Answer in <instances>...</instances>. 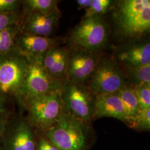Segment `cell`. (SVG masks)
I'll return each mask as SVG.
<instances>
[{
  "label": "cell",
  "instance_id": "obj_28",
  "mask_svg": "<svg viewBox=\"0 0 150 150\" xmlns=\"http://www.w3.org/2000/svg\"><path fill=\"white\" fill-rule=\"evenodd\" d=\"M38 150H48L45 144L43 137L38 139Z\"/></svg>",
  "mask_w": 150,
  "mask_h": 150
},
{
  "label": "cell",
  "instance_id": "obj_16",
  "mask_svg": "<svg viewBox=\"0 0 150 150\" xmlns=\"http://www.w3.org/2000/svg\"><path fill=\"white\" fill-rule=\"evenodd\" d=\"M117 94L123 105L126 123L132 127L141 112L134 87L126 85L118 91Z\"/></svg>",
  "mask_w": 150,
  "mask_h": 150
},
{
  "label": "cell",
  "instance_id": "obj_10",
  "mask_svg": "<svg viewBox=\"0 0 150 150\" xmlns=\"http://www.w3.org/2000/svg\"><path fill=\"white\" fill-rule=\"evenodd\" d=\"M69 49L67 80L85 85L101 58L97 52L79 48Z\"/></svg>",
  "mask_w": 150,
  "mask_h": 150
},
{
  "label": "cell",
  "instance_id": "obj_12",
  "mask_svg": "<svg viewBox=\"0 0 150 150\" xmlns=\"http://www.w3.org/2000/svg\"><path fill=\"white\" fill-rule=\"evenodd\" d=\"M23 16L22 32L42 37H49L57 26L61 13H32Z\"/></svg>",
  "mask_w": 150,
  "mask_h": 150
},
{
  "label": "cell",
  "instance_id": "obj_21",
  "mask_svg": "<svg viewBox=\"0 0 150 150\" xmlns=\"http://www.w3.org/2000/svg\"><path fill=\"white\" fill-rule=\"evenodd\" d=\"M131 77L137 83H150V63L134 68H129Z\"/></svg>",
  "mask_w": 150,
  "mask_h": 150
},
{
  "label": "cell",
  "instance_id": "obj_17",
  "mask_svg": "<svg viewBox=\"0 0 150 150\" xmlns=\"http://www.w3.org/2000/svg\"><path fill=\"white\" fill-rule=\"evenodd\" d=\"M59 1L56 0H25L22 1L23 16L32 13L50 14L60 12Z\"/></svg>",
  "mask_w": 150,
  "mask_h": 150
},
{
  "label": "cell",
  "instance_id": "obj_1",
  "mask_svg": "<svg viewBox=\"0 0 150 150\" xmlns=\"http://www.w3.org/2000/svg\"><path fill=\"white\" fill-rule=\"evenodd\" d=\"M116 31L122 38L139 39L150 36V0L120 1L113 13Z\"/></svg>",
  "mask_w": 150,
  "mask_h": 150
},
{
  "label": "cell",
  "instance_id": "obj_25",
  "mask_svg": "<svg viewBox=\"0 0 150 150\" xmlns=\"http://www.w3.org/2000/svg\"><path fill=\"white\" fill-rule=\"evenodd\" d=\"M11 116L10 113L0 114V147L6 125Z\"/></svg>",
  "mask_w": 150,
  "mask_h": 150
},
{
  "label": "cell",
  "instance_id": "obj_13",
  "mask_svg": "<svg viewBox=\"0 0 150 150\" xmlns=\"http://www.w3.org/2000/svg\"><path fill=\"white\" fill-rule=\"evenodd\" d=\"M69 49L59 46L50 49L42 57L44 69L54 80L65 82L67 80V69Z\"/></svg>",
  "mask_w": 150,
  "mask_h": 150
},
{
  "label": "cell",
  "instance_id": "obj_24",
  "mask_svg": "<svg viewBox=\"0 0 150 150\" xmlns=\"http://www.w3.org/2000/svg\"><path fill=\"white\" fill-rule=\"evenodd\" d=\"M21 6L22 1L0 0V12L2 13H18Z\"/></svg>",
  "mask_w": 150,
  "mask_h": 150
},
{
  "label": "cell",
  "instance_id": "obj_15",
  "mask_svg": "<svg viewBox=\"0 0 150 150\" xmlns=\"http://www.w3.org/2000/svg\"><path fill=\"white\" fill-rule=\"evenodd\" d=\"M118 59L129 68H134L150 63V42L139 43L121 51Z\"/></svg>",
  "mask_w": 150,
  "mask_h": 150
},
{
  "label": "cell",
  "instance_id": "obj_9",
  "mask_svg": "<svg viewBox=\"0 0 150 150\" xmlns=\"http://www.w3.org/2000/svg\"><path fill=\"white\" fill-rule=\"evenodd\" d=\"M36 131L26 118H9L1 144L0 150H38Z\"/></svg>",
  "mask_w": 150,
  "mask_h": 150
},
{
  "label": "cell",
  "instance_id": "obj_30",
  "mask_svg": "<svg viewBox=\"0 0 150 150\" xmlns=\"http://www.w3.org/2000/svg\"><path fill=\"white\" fill-rule=\"evenodd\" d=\"M146 85L147 86V87L149 88V89L150 91V83H147V84H146Z\"/></svg>",
  "mask_w": 150,
  "mask_h": 150
},
{
  "label": "cell",
  "instance_id": "obj_7",
  "mask_svg": "<svg viewBox=\"0 0 150 150\" xmlns=\"http://www.w3.org/2000/svg\"><path fill=\"white\" fill-rule=\"evenodd\" d=\"M27 67L26 59L14 48L0 56V93L16 100L21 90Z\"/></svg>",
  "mask_w": 150,
  "mask_h": 150
},
{
  "label": "cell",
  "instance_id": "obj_22",
  "mask_svg": "<svg viewBox=\"0 0 150 150\" xmlns=\"http://www.w3.org/2000/svg\"><path fill=\"white\" fill-rule=\"evenodd\" d=\"M23 20V15H21L18 13L0 12V31L13 25H21Z\"/></svg>",
  "mask_w": 150,
  "mask_h": 150
},
{
  "label": "cell",
  "instance_id": "obj_26",
  "mask_svg": "<svg viewBox=\"0 0 150 150\" xmlns=\"http://www.w3.org/2000/svg\"><path fill=\"white\" fill-rule=\"evenodd\" d=\"M7 99V98L0 93V114L9 113L6 107Z\"/></svg>",
  "mask_w": 150,
  "mask_h": 150
},
{
  "label": "cell",
  "instance_id": "obj_8",
  "mask_svg": "<svg viewBox=\"0 0 150 150\" xmlns=\"http://www.w3.org/2000/svg\"><path fill=\"white\" fill-rule=\"evenodd\" d=\"M87 82V87L95 96L117 93L126 86L123 72L110 59H100Z\"/></svg>",
  "mask_w": 150,
  "mask_h": 150
},
{
  "label": "cell",
  "instance_id": "obj_2",
  "mask_svg": "<svg viewBox=\"0 0 150 150\" xmlns=\"http://www.w3.org/2000/svg\"><path fill=\"white\" fill-rule=\"evenodd\" d=\"M88 123L64 113L45 133V138L60 150H88L91 143Z\"/></svg>",
  "mask_w": 150,
  "mask_h": 150
},
{
  "label": "cell",
  "instance_id": "obj_23",
  "mask_svg": "<svg viewBox=\"0 0 150 150\" xmlns=\"http://www.w3.org/2000/svg\"><path fill=\"white\" fill-rule=\"evenodd\" d=\"M132 127L140 131H150V107L140 112Z\"/></svg>",
  "mask_w": 150,
  "mask_h": 150
},
{
  "label": "cell",
  "instance_id": "obj_14",
  "mask_svg": "<svg viewBox=\"0 0 150 150\" xmlns=\"http://www.w3.org/2000/svg\"><path fill=\"white\" fill-rule=\"evenodd\" d=\"M112 117L126 123L122 103L117 93L95 96L93 119Z\"/></svg>",
  "mask_w": 150,
  "mask_h": 150
},
{
  "label": "cell",
  "instance_id": "obj_11",
  "mask_svg": "<svg viewBox=\"0 0 150 150\" xmlns=\"http://www.w3.org/2000/svg\"><path fill=\"white\" fill-rule=\"evenodd\" d=\"M57 39L21 32L17 38L15 48L26 59L42 57L48 50L59 46Z\"/></svg>",
  "mask_w": 150,
  "mask_h": 150
},
{
  "label": "cell",
  "instance_id": "obj_18",
  "mask_svg": "<svg viewBox=\"0 0 150 150\" xmlns=\"http://www.w3.org/2000/svg\"><path fill=\"white\" fill-rule=\"evenodd\" d=\"M21 32V25H13L0 31V56L15 48L17 38Z\"/></svg>",
  "mask_w": 150,
  "mask_h": 150
},
{
  "label": "cell",
  "instance_id": "obj_5",
  "mask_svg": "<svg viewBox=\"0 0 150 150\" xmlns=\"http://www.w3.org/2000/svg\"><path fill=\"white\" fill-rule=\"evenodd\" d=\"M108 39L107 25L102 16L83 17L68 38L70 48L97 52Z\"/></svg>",
  "mask_w": 150,
  "mask_h": 150
},
{
  "label": "cell",
  "instance_id": "obj_3",
  "mask_svg": "<svg viewBox=\"0 0 150 150\" xmlns=\"http://www.w3.org/2000/svg\"><path fill=\"white\" fill-rule=\"evenodd\" d=\"M42 57L26 59L27 71L20 95L17 99L18 105L23 108L38 97L61 91L64 83L54 80L48 75L42 64Z\"/></svg>",
  "mask_w": 150,
  "mask_h": 150
},
{
  "label": "cell",
  "instance_id": "obj_4",
  "mask_svg": "<svg viewBox=\"0 0 150 150\" xmlns=\"http://www.w3.org/2000/svg\"><path fill=\"white\" fill-rule=\"evenodd\" d=\"M61 91L38 97L25 108L27 111L26 120L36 131L45 133L64 113Z\"/></svg>",
  "mask_w": 150,
  "mask_h": 150
},
{
  "label": "cell",
  "instance_id": "obj_29",
  "mask_svg": "<svg viewBox=\"0 0 150 150\" xmlns=\"http://www.w3.org/2000/svg\"><path fill=\"white\" fill-rule=\"evenodd\" d=\"M44 141L45 145L48 150H60L59 149L56 147L55 145L52 144L51 142H50L48 139H46L45 137H44Z\"/></svg>",
  "mask_w": 150,
  "mask_h": 150
},
{
  "label": "cell",
  "instance_id": "obj_27",
  "mask_svg": "<svg viewBox=\"0 0 150 150\" xmlns=\"http://www.w3.org/2000/svg\"><path fill=\"white\" fill-rule=\"evenodd\" d=\"M92 0H77L76 3L78 5L80 9H84L86 10L88 9L92 4Z\"/></svg>",
  "mask_w": 150,
  "mask_h": 150
},
{
  "label": "cell",
  "instance_id": "obj_20",
  "mask_svg": "<svg viewBox=\"0 0 150 150\" xmlns=\"http://www.w3.org/2000/svg\"><path fill=\"white\" fill-rule=\"evenodd\" d=\"M141 111L150 107V91L144 83H137L133 87Z\"/></svg>",
  "mask_w": 150,
  "mask_h": 150
},
{
  "label": "cell",
  "instance_id": "obj_19",
  "mask_svg": "<svg viewBox=\"0 0 150 150\" xmlns=\"http://www.w3.org/2000/svg\"><path fill=\"white\" fill-rule=\"evenodd\" d=\"M112 4V1L110 0H92L90 7L85 10V14L83 17L102 16L110 10Z\"/></svg>",
  "mask_w": 150,
  "mask_h": 150
},
{
  "label": "cell",
  "instance_id": "obj_6",
  "mask_svg": "<svg viewBox=\"0 0 150 150\" xmlns=\"http://www.w3.org/2000/svg\"><path fill=\"white\" fill-rule=\"evenodd\" d=\"M61 93L64 113L87 123L93 120L95 95L85 84L66 80Z\"/></svg>",
  "mask_w": 150,
  "mask_h": 150
}]
</instances>
